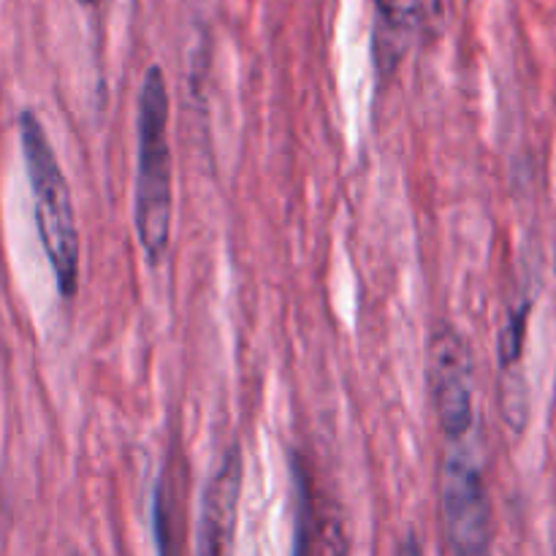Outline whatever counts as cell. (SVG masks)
Wrapping results in <instances>:
<instances>
[{
	"label": "cell",
	"mask_w": 556,
	"mask_h": 556,
	"mask_svg": "<svg viewBox=\"0 0 556 556\" xmlns=\"http://www.w3.org/2000/svg\"><path fill=\"white\" fill-rule=\"evenodd\" d=\"M242 448L231 445L204 489L195 527V556H223L237 519L239 492H242Z\"/></svg>",
	"instance_id": "5"
},
{
	"label": "cell",
	"mask_w": 556,
	"mask_h": 556,
	"mask_svg": "<svg viewBox=\"0 0 556 556\" xmlns=\"http://www.w3.org/2000/svg\"><path fill=\"white\" fill-rule=\"evenodd\" d=\"M527 309H530V304H521V307L510 315V320L503 329V337H500V362H503V367H510V364L519 362L521 342H525L527 329Z\"/></svg>",
	"instance_id": "8"
},
{
	"label": "cell",
	"mask_w": 556,
	"mask_h": 556,
	"mask_svg": "<svg viewBox=\"0 0 556 556\" xmlns=\"http://www.w3.org/2000/svg\"><path fill=\"white\" fill-rule=\"evenodd\" d=\"M400 556H421V548H418L416 538H407V541L402 543V548H400Z\"/></svg>",
	"instance_id": "9"
},
{
	"label": "cell",
	"mask_w": 556,
	"mask_h": 556,
	"mask_svg": "<svg viewBox=\"0 0 556 556\" xmlns=\"http://www.w3.org/2000/svg\"><path fill=\"white\" fill-rule=\"evenodd\" d=\"M172 190L168 90L163 71L152 65L139 92V163H136V231L152 266L166 258L172 242Z\"/></svg>",
	"instance_id": "1"
},
{
	"label": "cell",
	"mask_w": 556,
	"mask_h": 556,
	"mask_svg": "<svg viewBox=\"0 0 556 556\" xmlns=\"http://www.w3.org/2000/svg\"><path fill=\"white\" fill-rule=\"evenodd\" d=\"M440 508L454 556H492V508L478 459L465 443H451L440 476Z\"/></svg>",
	"instance_id": "3"
},
{
	"label": "cell",
	"mask_w": 556,
	"mask_h": 556,
	"mask_svg": "<svg viewBox=\"0 0 556 556\" xmlns=\"http://www.w3.org/2000/svg\"><path fill=\"white\" fill-rule=\"evenodd\" d=\"M375 14H378L380 63L394 65L407 36L421 20V0H375Z\"/></svg>",
	"instance_id": "6"
},
{
	"label": "cell",
	"mask_w": 556,
	"mask_h": 556,
	"mask_svg": "<svg viewBox=\"0 0 556 556\" xmlns=\"http://www.w3.org/2000/svg\"><path fill=\"white\" fill-rule=\"evenodd\" d=\"M81 3H85V5H98V3H101V0H81Z\"/></svg>",
	"instance_id": "10"
},
{
	"label": "cell",
	"mask_w": 556,
	"mask_h": 556,
	"mask_svg": "<svg viewBox=\"0 0 556 556\" xmlns=\"http://www.w3.org/2000/svg\"><path fill=\"white\" fill-rule=\"evenodd\" d=\"M429 389L434 410L451 443H465L472 432V356L462 334L440 326L429 340Z\"/></svg>",
	"instance_id": "4"
},
{
	"label": "cell",
	"mask_w": 556,
	"mask_h": 556,
	"mask_svg": "<svg viewBox=\"0 0 556 556\" xmlns=\"http://www.w3.org/2000/svg\"><path fill=\"white\" fill-rule=\"evenodd\" d=\"M293 483H296V525H293V554L309 556V538H313V508H309V489L304 472L293 470Z\"/></svg>",
	"instance_id": "7"
},
{
	"label": "cell",
	"mask_w": 556,
	"mask_h": 556,
	"mask_svg": "<svg viewBox=\"0 0 556 556\" xmlns=\"http://www.w3.org/2000/svg\"><path fill=\"white\" fill-rule=\"evenodd\" d=\"M20 144L25 155L27 179L36 201V226L43 253L54 271L60 293L71 299L79 288V226L74 201L58 155L47 139L41 119L33 112L20 114Z\"/></svg>",
	"instance_id": "2"
}]
</instances>
